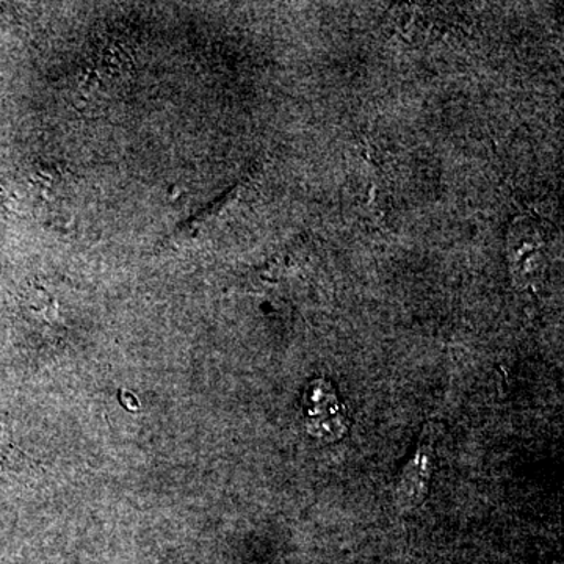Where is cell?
<instances>
[{
    "label": "cell",
    "instance_id": "cell-1",
    "mask_svg": "<svg viewBox=\"0 0 564 564\" xmlns=\"http://www.w3.org/2000/svg\"><path fill=\"white\" fill-rule=\"evenodd\" d=\"M304 403H306V426L314 437L325 443H333L347 433L350 425L347 411L337 399L332 383L325 380L311 383Z\"/></svg>",
    "mask_w": 564,
    "mask_h": 564
},
{
    "label": "cell",
    "instance_id": "cell-2",
    "mask_svg": "<svg viewBox=\"0 0 564 564\" xmlns=\"http://www.w3.org/2000/svg\"><path fill=\"white\" fill-rule=\"evenodd\" d=\"M432 426L423 429L414 455L404 464L397 480V503L403 510L419 507L429 494L434 467V437Z\"/></svg>",
    "mask_w": 564,
    "mask_h": 564
}]
</instances>
